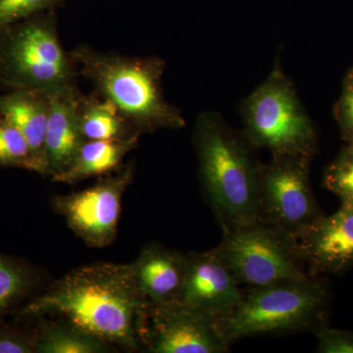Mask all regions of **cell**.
Wrapping results in <instances>:
<instances>
[{
	"mask_svg": "<svg viewBox=\"0 0 353 353\" xmlns=\"http://www.w3.org/2000/svg\"><path fill=\"white\" fill-rule=\"evenodd\" d=\"M36 322L0 318V353H36Z\"/></svg>",
	"mask_w": 353,
	"mask_h": 353,
	"instance_id": "obj_22",
	"label": "cell"
},
{
	"mask_svg": "<svg viewBox=\"0 0 353 353\" xmlns=\"http://www.w3.org/2000/svg\"><path fill=\"white\" fill-rule=\"evenodd\" d=\"M312 158L272 157L262 164L257 222L296 239L325 215L310 182Z\"/></svg>",
	"mask_w": 353,
	"mask_h": 353,
	"instance_id": "obj_8",
	"label": "cell"
},
{
	"mask_svg": "<svg viewBox=\"0 0 353 353\" xmlns=\"http://www.w3.org/2000/svg\"><path fill=\"white\" fill-rule=\"evenodd\" d=\"M134 175V163L130 162L102 176L92 187L53 197L52 208L85 245L106 248L117 236L123 196Z\"/></svg>",
	"mask_w": 353,
	"mask_h": 353,
	"instance_id": "obj_10",
	"label": "cell"
},
{
	"mask_svg": "<svg viewBox=\"0 0 353 353\" xmlns=\"http://www.w3.org/2000/svg\"><path fill=\"white\" fill-rule=\"evenodd\" d=\"M309 276H340L353 268V208L341 203L296 239Z\"/></svg>",
	"mask_w": 353,
	"mask_h": 353,
	"instance_id": "obj_11",
	"label": "cell"
},
{
	"mask_svg": "<svg viewBox=\"0 0 353 353\" xmlns=\"http://www.w3.org/2000/svg\"><path fill=\"white\" fill-rule=\"evenodd\" d=\"M148 301L131 263H97L69 272L12 316L27 321L58 316L110 345L137 350L138 320Z\"/></svg>",
	"mask_w": 353,
	"mask_h": 353,
	"instance_id": "obj_1",
	"label": "cell"
},
{
	"mask_svg": "<svg viewBox=\"0 0 353 353\" xmlns=\"http://www.w3.org/2000/svg\"><path fill=\"white\" fill-rule=\"evenodd\" d=\"M50 99L46 92L32 90H9L0 94V118L19 130L27 139L41 175L48 176L46 138Z\"/></svg>",
	"mask_w": 353,
	"mask_h": 353,
	"instance_id": "obj_15",
	"label": "cell"
},
{
	"mask_svg": "<svg viewBox=\"0 0 353 353\" xmlns=\"http://www.w3.org/2000/svg\"><path fill=\"white\" fill-rule=\"evenodd\" d=\"M317 352L321 353H353V332L333 329L328 324L316 330Z\"/></svg>",
	"mask_w": 353,
	"mask_h": 353,
	"instance_id": "obj_25",
	"label": "cell"
},
{
	"mask_svg": "<svg viewBox=\"0 0 353 353\" xmlns=\"http://www.w3.org/2000/svg\"><path fill=\"white\" fill-rule=\"evenodd\" d=\"M137 331L141 348L152 353H224L231 345L218 319L181 303L148 301Z\"/></svg>",
	"mask_w": 353,
	"mask_h": 353,
	"instance_id": "obj_9",
	"label": "cell"
},
{
	"mask_svg": "<svg viewBox=\"0 0 353 353\" xmlns=\"http://www.w3.org/2000/svg\"><path fill=\"white\" fill-rule=\"evenodd\" d=\"M36 322V353H103L114 345L88 333L67 320L46 321L43 317Z\"/></svg>",
	"mask_w": 353,
	"mask_h": 353,
	"instance_id": "obj_18",
	"label": "cell"
},
{
	"mask_svg": "<svg viewBox=\"0 0 353 353\" xmlns=\"http://www.w3.org/2000/svg\"><path fill=\"white\" fill-rule=\"evenodd\" d=\"M192 143L202 192L223 233L257 223L262 164L245 132L220 113L199 114Z\"/></svg>",
	"mask_w": 353,
	"mask_h": 353,
	"instance_id": "obj_2",
	"label": "cell"
},
{
	"mask_svg": "<svg viewBox=\"0 0 353 353\" xmlns=\"http://www.w3.org/2000/svg\"><path fill=\"white\" fill-rule=\"evenodd\" d=\"M58 34L57 10L43 11L0 32V83L48 92L78 85V71Z\"/></svg>",
	"mask_w": 353,
	"mask_h": 353,
	"instance_id": "obj_5",
	"label": "cell"
},
{
	"mask_svg": "<svg viewBox=\"0 0 353 353\" xmlns=\"http://www.w3.org/2000/svg\"><path fill=\"white\" fill-rule=\"evenodd\" d=\"M139 139L129 141H85L73 162L52 181L75 185L92 176L108 175L123 166L122 162L138 146Z\"/></svg>",
	"mask_w": 353,
	"mask_h": 353,
	"instance_id": "obj_16",
	"label": "cell"
},
{
	"mask_svg": "<svg viewBox=\"0 0 353 353\" xmlns=\"http://www.w3.org/2000/svg\"><path fill=\"white\" fill-rule=\"evenodd\" d=\"M185 266V253L158 243L143 246L131 263L139 292L148 301L157 303H181Z\"/></svg>",
	"mask_w": 353,
	"mask_h": 353,
	"instance_id": "obj_14",
	"label": "cell"
},
{
	"mask_svg": "<svg viewBox=\"0 0 353 353\" xmlns=\"http://www.w3.org/2000/svg\"><path fill=\"white\" fill-rule=\"evenodd\" d=\"M79 76L95 92L112 101L139 134L185 126L182 111L165 99L162 78L166 62L158 57H126L101 52L88 44L69 51Z\"/></svg>",
	"mask_w": 353,
	"mask_h": 353,
	"instance_id": "obj_3",
	"label": "cell"
},
{
	"mask_svg": "<svg viewBox=\"0 0 353 353\" xmlns=\"http://www.w3.org/2000/svg\"><path fill=\"white\" fill-rule=\"evenodd\" d=\"M50 112L46 138L48 176L63 173L73 162L85 143L78 115L81 92L78 85L57 88L48 92Z\"/></svg>",
	"mask_w": 353,
	"mask_h": 353,
	"instance_id": "obj_13",
	"label": "cell"
},
{
	"mask_svg": "<svg viewBox=\"0 0 353 353\" xmlns=\"http://www.w3.org/2000/svg\"><path fill=\"white\" fill-rule=\"evenodd\" d=\"M38 269L19 257L0 252V318L13 315L38 290Z\"/></svg>",
	"mask_w": 353,
	"mask_h": 353,
	"instance_id": "obj_19",
	"label": "cell"
},
{
	"mask_svg": "<svg viewBox=\"0 0 353 353\" xmlns=\"http://www.w3.org/2000/svg\"><path fill=\"white\" fill-rule=\"evenodd\" d=\"M185 259L181 303L218 320L233 311L243 290L213 250L185 253Z\"/></svg>",
	"mask_w": 353,
	"mask_h": 353,
	"instance_id": "obj_12",
	"label": "cell"
},
{
	"mask_svg": "<svg viewBox=\"0 0 353 353\" xmlns=\"http://www.w3.org/2000/svg\"><path fill=\"white\" fill-rule=\"evenodd\" d=\"M66 0H0V32L43 11L57 10Z\"/></svg>",
	"mask_w": 353,
	"mask_h": 353,
	"instance_id": "obj_23",
	"label": "cell"
},
{
	"mask_svg": "<svg viewBox=\"0 0 353 353\" xmlns=\"http://www.w3.org/2000/svg\"><path fill=\"white\" fill-rule=\"evenodd\" d=\"M334 117L338 123L341 138L353 145V68L343 80L340 99L334 108Z\"/></svg>",
	"mask_w": 353,
	"mask_h": 353,
	"instance_id": "obj_24",
	"label": "cell"
},
{
	"mask_svg": "<svg viewBox=\"0 0 353 353\" xmlns=\"http://www.w3.org/2000/svg\"><path fill=\"white\" fill-rule=\"evenodd\" d=\"M323 187L340 197L341 202H353V145L347 143L327 166Z\"/></svg>",
	"mask_w": 353,
	"mask_h": 353,
	"instance_id": "obj_21",
	"label": "cell"
},
{
	"mask_svg": "<svg viewBox=\"0 0 353 353\" xmlns=\"http://www.w3.org/2000/svg\"><path fill=\"white\" fill-rule=\"evenodd\" d=\"M331 299L324 277L246 288L238 305L218 321L230 345L250 336L313 334L328 324Z\"/></svg>",
	"mask_w": 353,
	"mask_h": 353,
	"instance_id": "obj_4",
	"label": "cell"
},
{
	"mask_svg": "<svg viewBox=\"0 0 353 353\" xmlns=\"http://www.w3.org/2000/svg\"><path fill=\"white\" fill-rule=\"evenodd\" d=\"M78 115L85 141H129L141 137L117 106L97 92L81 94Z\"/></svg>",
	"mask_w": 353,
	"mask_h": 353,
	"instance_id": "obj_17",
	"label": "cell"
},
{
	"mask_svg": "<svg viewBox=\"0 0 353 353\" xmlns=\"http://www.w3.org/2000/svg\"><path fill=\"white\" fill-rule=\"evenodd\" d=\"M241 113L243 132L257 150L266 148L272 157L297 155L312 159L317 152L314 124L279 58L268 78L243 99Z\"/></svg>",
	"mask_w": 353,
	"mask_h": 353,
	"instance_id": "obj_6",
	"label": "cell"
},
{
	"mask_svg": "<svg viewBox=\"0 0 353 353\" xmlns=\"http://www.w3.org/2000/svg\"><path fill=\"white\" fill-rule=\"evenodd\" d=\"M0 168L24 169L41 175L27 139L3 118H0Z\"/></svg>",
	"mask_w": 353,
	"mask_h": 353,
	"instance_id": "obj_20",
	"label": "cell"
},
{
	"mask_svg": "<svg viewBox=\"0 0 353 353\" xmlns=\"http://www.w3.org/2000/svg\"><path fill=\"white\" fill-rule=\"evenodd\" d=\"M341 203L348 204V205H352L353 208V202H341Z\"/></svg>",
	"mask_w": 353,
	"mask_h": 353,
	"instance_id": "obj_26",
	"label": "cell"
},
{
	"mask_svg": "<svg viewBox=\"0 0 353 353\" xmlns=\"http://www.w3.org/2000/svg\"><path fill=\"white\" fill-rule=\"evenodd\" d=\"M212 250L236 282L248 288L309 276L296 239L262 223L223 233Z\"/></svg>",
	"mask_w": 353,
	"mask_h": 353,
	"instance_id": "obj_7",
	"label": "cell"
}]
</instances>
